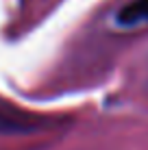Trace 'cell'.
<instances>
[{
	"mask_svg": "<svg viewBox=\"0 0 148 150\" xmlns=\"http://www.w3.org/2000/svg\"><path fill=\"white\" fill-rule=\"evenodd\" d=\"M120 28H144L148 26V0H131L115 13Z\"/></svg>",
	"mask_w": 148,
	"mask_h": 150,
	"instance_id": "6da1fadb",
	"label": "cell"
}]
</instances>
